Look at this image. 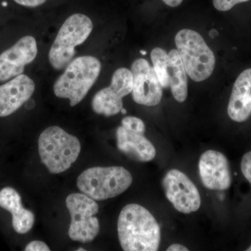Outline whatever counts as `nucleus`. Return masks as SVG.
Returning <instances> with one entry per match:
<instances>
[{"mask_svg": "<svg viewBox=\"0 0 251 251\" xmlns=\"http://www.w3.org/2000/svg\"><path fill=\"white\" fill-rule=\"evenodd\" d=\"M168 251H188L187 248L179 244H173L167 249Z\"/></svg>", "mask_w": 251, "mask_h": 251, "instance_id": "25", "label": "nucleus"}, {"mask_svg": "<svg viewBox=\"0 0 251 251\" xmlns=\"http://www.w3.org/2000/svg\"><path fill=\"white\" fill-rule=\"evenodd\" d=\"M227 114L237 122L247 121L251 115V69L244 71L234 82Z\"/></svg>", "mask_w": 251, "mask_h": 251, "instance_id": "13", "label": "nucleus"}, {"mask_svg": "<svg viewBox=\"0 0 251 251\" xmlns=\"http://www.w3.org/2000/svg\"><path fill=\"white\" fill-rule=\"evenodd\" d=\"M50 248L45 243L41 241H34L27 244L25 251H49Z\"/></svg>", "mask_w": 251, "mask_h": 251, "instance_id": "23", "label": "nucleus"}, {"mask_svg": "<svg viewBox=\"0 0 251 251\" xmlns=\"http://www.w3.org/2000/svg\"><path fill=\"white\" fill-rule=\"evenodd\" d=\"M249 0H213V4L216 9L220 11H229L235 5L247 2Z\"/></svg>", "mask_w": 251, "mask_h": 251, "instance_id": "21", "label": "nucleus"}, {"mask_svg": "<svg viewBox=\"0 0 251 251\" xmlns=\"http://www.w3.org/2000/svg\"><path fill=\"white\" fill-rule=\"evenodd\" d=\"M117 232L125 251H156L161 243V228L156 219L138 204H127L122 209Z\"/></svg>", "mask_w": 251, "mask_h": 251, "instance_id": "1", "label": "nucleus"}, {"mask_svg": "<svg viewBox=\"0 0 251 251\" xmlns=\"http://www.w3.org/2000/svg\"><path fill=\"white\" fill-rule=\"evenodd\" d=\"M140 53L143 54V55H145V54H147V52H146V51H145V50H141V51H140Z\"/></svg>", "mask_w": 251, "mask_h": 251, "instance_id": "29", "label": "nucleus"}, {"mask_svg": "<svg viewBox=\"0 0 251 251\" xmlns=\"http://www.w3.org/2000/svg\"><path fill=\"white\" fill-rule=\"evenodd\" d=\"M132 182L131 175L123 167H94L81 173L77 186L86 196L101 201L122 194Z\"/></svg>", "mask_w": 251, "mask_h": 251, "instance_id": "4", "label": "nucleus"}, {"mask_svg": "<svg viewBox=\"0 0 251 251\" xmlns=\"http://www.w3.org/2000/svg\"><path fill=\"white\" fill-rule=\"evenodd\" d=\"M162 184L167 199L176 210L188 214L201 207V195L197 187L182 172L171 170L165 175Z\"/></svg>", "mask_w": 251, "mask_h": 251, "instance_id": "8", "label": "nucleus"}, {"mask_svg": "<svg viewBox=\"0 0 251 251\" xmlns=\"http://www.w3.org/2000/svg\"><path fill=\"white\" fill-rule=\"evenodd\" d=\"M92 110L99 115L111 117L123 108V97L109 86L99 90L92 100Z\"/></svg>", "mask_w": 251, "mask_h": 251, "instance_id": "17", "label": "nucleus"}, {"mask_svg": "<svg viewBox=\"0 0 251 251\" xmlns=\"http://www.w3.org/2000/svg\"><path fill=\"white\" fill-rule=\"evenodd\" d=\"M168 75L173 97L176 101L183 103L188 97L187 74L176 50L168 53Z\"/></svg>", "mask_w": 251, "mask_h": 251, "instance_id": "16", "label": "nucleus"}, {"mask_svg": "<svg viewBox=\"0 0 251 251\" xmlns=\"http://www.w3.org/2000/svg\"><path fill=\"white\" fill-rule=\"evenodd\" d=\"M133 85L131 72L126 68H120L114 73L110 86L124 98L131 93Z\"/></svg>", "mask_w": 251, "mask_h": 251, "instance_id": "19", "label": "nucleus"}, {"mask_svg": "<svg viewBox=\"0 0 251 251\" xmlns=\"http://www.w3.org/2000/svg\"><path fill=\"white\" fill-rule=\"evenodd\" d=\"M122 126L125 127L127 130L135 133L143 134L145 131V125L143 120L138 117L128 116L126 117L122 120Z\"/></svg>", "mask_w": 251, "mask_h": 251, "instance_id": "20", "label": "nucleus"}, {"mask_svg": "<svg viewBox=\"0 0 251 251\" xmlns=\"http://www.w3.org/2000/svg\"><path fill=\"white\" fill-rule=\"evenodd\" d=\"M35 90L34 80L25 74L0 85V117L9 116L27 102Z\"/></svg>", "mask_w": 251, "mask_h": 251, "instance_id": "12", "label": "nucleus"}, {"mask_svg": "<svg viewBox=\"0 0 251 251\" xmlns=\"http://www.w3.org/2000/svg\"><path fill=\"white\" fill-rule=\"evenodd\" d=\"M217 35L218 32L215 29H211V30L209 31V36H210V37L212 38V39H214Z\"/></svg>", "mask_w": 251, "mask_h": 251, "instance_id": "27", "label": "nucleus"}, {"mask_svg": "<svg viewBox=\"0 0 251 251\" xmlns=\"http://www.w3.org/2000/svg\"><path fill=\"white\" fill-rule=\"evenodd\" d=\"M241 170L244 177L251 184V151L245 153L242 157V161H241Z\"/></svg>", "mask_w": 251, "mask_h": 251, "instance_id": "22", "label": "nucleus"}, {"mask_svg": "<svg viewBox=\"0 0 251 251\" xmlns=\"http://www.w3.org/2000/svg\"><path fill=\"white\" fill-rule=\"evenodd\" d=\"M93 29L88 16L75 14L63 23L49 50L50 64L55 70L67 67L74 58L75 48L83 44Z\"/></svg>", "mask_w": 251, "mask_h": 251, "instance_id": "6", "label": "nucleus"}, {"mask_svg": "<svg viewBox=\"0 0 251 251\" xmlns=\"http://www.w3.org/2000/svg\"><path fill=\"white\" fill-rule=\"evenodd\" d=\"M130 72L133 75L132 98L136 103L155 106L161 102L163 90L153 67L145 59L133 62Z\"/></svg>", "mask_w": 251, "mask_h": 251, "instance_id": "9", "label": "nucleus"}, {"mask_svg": "<svg viewBox=\"0 0 251 251\" xmlns=\"http://www.w3.org/2000/svg\"><path fill=\"white\" fill-rule=\"evenodd\" d=\"M77 251H85V249H82V248H80V249H77Z\"/></svg>", "mask_w": 251, "mask_h": 251, "instance_id": "30", "label": "nucleus"}, {"mask_svg": "<svg viewBox=\"0 0 251 251\" xmlns=\"http://www.w3.org/2000/svg\"><path fill=\"white\" fill-rule=\"evenodd\" d=\"M198 168L202 184L208 189L225 191L230 187V168L224 153L208 150L201 156Z\"/></svg>", "mask_w": 251, "mask_h": 251, "instance_id": "11", "label": "nucleus"}, {"mask_svg": "<svg viewBox=\"0 0 251 251\" xmlns=\"http://www.w3.org/2000/svg\"><path fill=\"white\" fill-rule=\"evenodd\" d=\"M66 205L72 219L69 237L75 242H92L100 231L99 219L95 216L99 213V204L84 193H72L66 199Z\"/></svg>", "mask_w": 251, "mask_h": 251, "instance_id": "7", "label": "nucleus"}, {"mask_svg": "<svg viewBox=\"0 0 251 251\" xmlns=\"http://www.w3.org/2000/svg\"><path fill=\"white\" fill-rule=\"evenodd\" d=\"M15 2L27 7H37L46 2V0H14Z\"/></svg>", "mask_w": 251, "mask_h": 251, "instance_id": "24", "label": "nucleus"}, {"mask_svg": "<svg viewBox=\"0 0 251 251\" xmlns=\"http://www.w3.org/2000/svg\"><path fill=\"white\" fill-rule=\"evenodd\" d=\"M153 69L156 72L158 80L163 88L170 87L168 75V54L161 48L153 49L151 52Z\"/></svg>", "mask_w": 251, "mask_h": 251, "instance_id": "18", "label": "nucleus"}, {"mask_svg": "<svg viewBox=\"0 0 251 251\" xmlns=\"http://www.w3.org/2000/svg\"><path fill=\"white\" fill-rule=\"evenodd\" d=\"M37 43L31 36H25L12 47L0 54V82L11 80L23 74L25 67L36 59Z\"/></svg>", "mask_w": 251, "mask_h": 251, "instance_id": "10", "label": "nucleus"}, {"mask_svg": "<svg viewBox=\"0 0 251 251\" xmlns=\"http://www.w3.org/2000/svg\"><path fill=\"white\" fill-rule=\"evenodd\" d=\"M100 71L101 63L94 56L74 59L54 82V93L58 98L69 99L71 106H75L85 99Z\"/></svg>", "mask_w": 251, "mask_h": 251, "instance_id": "2", "label": "nucleus"}, {"mask_svg": "<svg viewBox=\"0 0 251 251\" xmlns=\"http://www.w3.org/2000/svg\"><path fill=\"white\" fill-rule=\"evenodd\" d=\"M121 112L122 114H124V115H125V114H126V110L125 108H122Z\"/></svg>", "mask_w": 251, "mask_h": 251, "instance_id": "28", "label": "nucleus"}, {"mask_svg": "<svg viewBox=\"0 0 251 251\" xmlns=\"http://www.w3.org/2000/svg\"><path fill=\"white\" fill-rule=\"evenodd\" d=\"M247 251H251V246L249 248V249H247Z\"/></svg>", "mask_w": 251, "mask_h": 251, "instance_id": "32", "label": "nucleus"}, {"mask_svg": "<svg viewBox=\"0 0 251 251\" xmlns=\"http://www.w3.org/2000/svg\"><path fill=\"white\" fill-rule=\"evenodd\" d=\"M117 148L127 156L139 162H148L155 158L156 149L143 134L119 126L116 131Z\"/></svg>", "mask_w": 251, "mask_h": 251, "instance_id": "14", "label": "nucleus"}, {"mask_svg": "<svg viewBox=\"0 0 251 251\" xmlns=\"http://www.w3.org/2000/svg\"><path fill=\"white\" fill-rule=\"evenodd\" d=\"M175 41L188 76L196 82L209 78L214 72L216 59L202 36L192 29H184L176 34Z\"/></svg>", "mask_w": 251, "mask_h": 251, "instance_id": "5", "label": "nucleus"}, {"mask_svg": "<svg viewBox=\"0 0 251 251\" xmlns=\"http://www.w3.org/2000/svg\"><path fill=\"white\" fill-rule=\"evenodd\" d=\"M2 5H3V6H6V5H7V4H6V2H3L2 3Z\"/></svg>", "mask_w": 251, "mask_h": 251, "instance_id": "31", "label": "nucleus"}, {"mask_svg": "<svg viewBox=\"0 0 251 251\" xmlns=\"http://www.w3.org/2000/svg\"><path fill=\"white\" fill-rule=\"evenodd\" d=\"M162 1L171 7H176L182 3L183 0H162Z\"/></svg>", "mask_w": 251, "mask_h": 251, "instance_id": "26", "label": "nucleus"}, {"mask_svg": "<svg viewBox=\"0 0 251 251\" xmlns=\"http://www.w3.org/2000/svg\"><path fill=\"white\" fill-rule=\"evenodd\" d=\"M0 207L12 214L13 227L17 233H27L32 228L34 214L23 207L21 196L14 188L5 187L0 191Z\"/></svg>", "mask_w": 251, "mask_h": 251, "instance_id": "15", "label": "nucleus"}, {"mask_svg": "<svg viewBox=\"0 0 251 251\" xmlns=\"http://www.w3.org/2000/svg\"><path fill=\"white\" fill-rule=\"evenodd\" d=\"M41 161L52 174L67 171L80 154L81 145L76 137L57 126L46 128L38 140Z\"/></svg>", "mask_w": 251, "mask_h": 251, "instance_id": "3", "label": "nucleus"}]
</instances>
